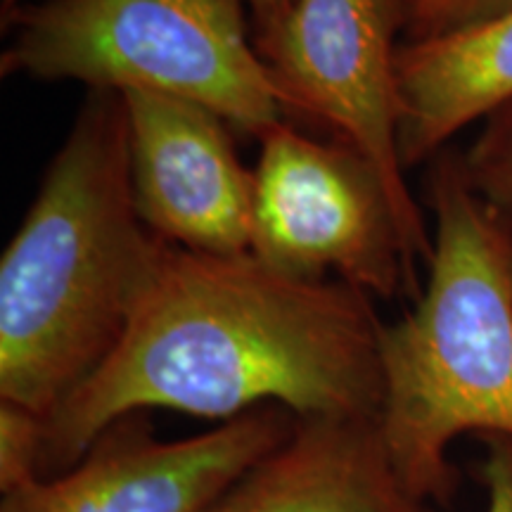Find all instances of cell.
<instances>
[{
  "label": "cell",
  "mask_w": 512,
  "mask_h": 512,
  "mask_svg": "<svg viewBox=\"0 0 512 512\" xmlns=\"http://www.w3.org/2000/svg\"><path fill=\"white\" fill-rule=\"evenodd\" d=\"M467 181L501 214L512 211V100L486 117V128L463 157Z\"/></svg>",
  "instance_id": "cell-11"
},
{
  "label": "cell",
  "mask_w": 512,
  "mask_h": 512,
  "mask_svg": "<svg viewBox=\"0 0 512 512\" xmlns=\"http://www.w3.org/2000/svg\"><path fill=\"white\" fill-rule=\"evenodd\" d=\"M252 252L290 275L342 280L368 297L418 292L394 200L354 147L278 124L259 136Z\"/></svg>",
  "instance_id": "cell-5"
},
{
  "label": "cell",
  "mask_w": 512,
  "mask_h": 512,
  "mask_svg": "<svg viewBox=\"0 0 512 512\" xmlns=\"http://www.w3.org/2000/svg\"><path fill=\"white\" fill-rule=\"evenodd\" d=\"M162 245L133 200L124 98L88 91L0 259V401L50 418L117 349Z\"/></svg>",
  "instance_id": "cell-2"
},
{
  "label": "cell",
  "mask_w": 512,
  "mask_h": 512,
  "mask_svg": "<svg viewBox=\"0 0 512 512\" xmlns=\"http://www.w3.org/2000/svg\"><path fill=\"white\" fill-rule=\"evenodd\" d=\"M512 12V0H413L406 41H432L475 29Z\"/></svg>",
  "instance_id": "cell-13"
},
{
  "label": "cell",
  "mask_w": 512,
  "mask_h": 512,
  "mask_svg": "<svg viewBox=\"0 0 512 512\" xmlns=\"http://www.w3.org/2000/svg\"><path fill=\"white\" fill-rule=\"evenodd\" d=\"M204 512H430L396 475L380 418H297Z\"/></svg>",
  "instance_id": "cell-9"
},
{
  "label": "cell",
  "mask_w": 512,
  "mask_h": 512,
  "mask_svg": "<svg viewBox=\"0 0 512 512\" xmlns=\"http://www.w3.org/2000/svg\"><path fill=\"white\" fill-rule=\"evenodd\" d=\"M249 17L254 24V41L256 48H264L278 38L285 22L292 15L294 0H247Z\"/></svg>",
  "instance_id": "cell-15"
},
{
  "label": "cell",
  "mask_w": 512,
  "mask_h": 512,
  "mask_svg": "<svg viewBox=\"0 0 512 512\" xmlns=\"http://www.w3.org/2000/svg\"><path fill=\"white\" fill-rule=\"evenodd\" d=\"M382 328L373 297L342 280L164 242L117 349L43 420L38 472L62 475L114 420L150 408L380 418Z\"/></svg>",
  "instance_id": "cell-1"
},
{
  "label": "cell",
  "mask_w": 512,
  "mask_h": 512,
  "mask_svg": "<svg viewBox=\"0 0 512 512\" xmlns=\"http://www.w3.org/2000/svg\"><path fill=\"white\" fill-rule=\"evenodd\" d=\"M411 3H413V0H406V5H408V12H411Z\"/></svg>",
  "instance_id": "cell-17"
},
{
  "label": "cell",
  "mask_w": 512,
  "mask_h": 512,
  "mask_svg": "<svg viewBox=\"0 0 512 512\" xmlns=\"http://www.w3.org/2000/svg\"><path fill=\"white\" fill-rule=\"evenodd\" d=\"M297 425L287 408H254L216 430L164 441L145 411L114 420L79 463L3 494L0 512H204Z\"/></svg>",
  "instance_id": "cell-7"
},
{
  "label": "cell",
  "mask_w": 512,
  "mask_h": 512,
  "mask_svg": "<svg viewBox=\"0 0 512 512\" xmlns=\"http://www.w3.org/2000/svg\"><path fill=\"white\" fill-rule=\"evenodd\" d=\"M406 0H294L275 41L259 50L290 112L325 124L380 171L415 264L430 261L432 233L401 159L396 36Z\"/></svg>",
  "instance_id": "cell-6"
},
{
  "label": "cell",
  "mask_w": 512,
  "mask_h": 512,
  "mask_svg": "<svg viewBox=\"0 0 512 512\" xmlns=\"http://www.w3.org/2000/svg\"><path fill=\"white\" fill-rule=\"evenodd\" d=\"M0 3H3V17H5V15H10L15 8H19V5H22V0H0Z\"/></svg>",
  "instance_id": "cell-16"
},
{
  "label": "cell",
  "mask_w": 512,
  "mask_h": 512,
  "mask_svg": "<svg viewBox=\"0 0 512 512\" xmlns=\"http://www.w3.org/2000/svg\"><path fill=\"white\" fill-rule=\"evenodd\" d=\"M399 147L406 169L512 100V12L460 34L403 41Z\"/></svg>",
  "instance_id": "cell-10"
},
{
  "label": "cell",
  "mask_w": 512,
  "mask_h": 512,
  "mask_svg": "<svg viewBox=\"0 0 512 512\" xmlns=\"http://www.w3.org/2000/svg\"><path fill=\"white\" fill-rule=\"evenodd\" d=\"M427 285L413 311L382 328L380 430L401 484L422 505L446 503L463 434L512 439V235L505 214L441 157Z\"/></svg>",
  "instance_id": "cell-3"
},
{
  "label": "cell",
  "mask_w": 512,
  "mask_h": 512,
  "mask_svg": "<svg viewBox=\"0 0 512 512\" xmlns=\"http://www.w3.org/2000/svg\"><path fill=\"white\" fill-rule=\"evenodd\" d=\"M247 0H41L3 17V76L147 91L209 107L259 138L287 98L249 31Z\"/></svg>",
  "instance_id": "cell-4"
},
{
  "label": "cell",
  "mask_w": 512,
  "mask_h": 512,
  "mask_svg": "<svg viewBox=\"0 0 512 512\" xmlns=\"http://www.w3.org/2000/svg\"><path fill=\"white\" fill-rule=\"evenodd\" d=\"M133 200L150 233L207 254L252 249L254 171L240 162L228 121L174 95L126 91Z\"/></svg>",
  "instance_id": "cell-8"
},
{
  "label": "cell",
  "mask_w": 512,
  "mask_h": 512,
  "mask_svg": "<svg viewBox=\"0 0 512 512\" xmlns=\"http://www.w3.org/2000/svg\"><path fill=\"white\" fill-rule=\"evenodd\" d=\"M486 458L479 479L486 491V512H512V439L484 437Z\"/></svg>",
  "instance_id": "cell-14"
},
{
  "label": "cell",
  "mask_w": 512,
  "mask_h": 512,
  "mask_svg": "<svg viewBox=\"0 0 512 512\" xmlns=\"http://www.w3.org/2000/svg\"><path fill=\"white\" fill-rule=\"evenodd\" d=\"M43 446V418L15 403L0 401V491L22 489L36 479Z\"/></svg>",
  "instance_id": "cell-12"
}]
</instances>
